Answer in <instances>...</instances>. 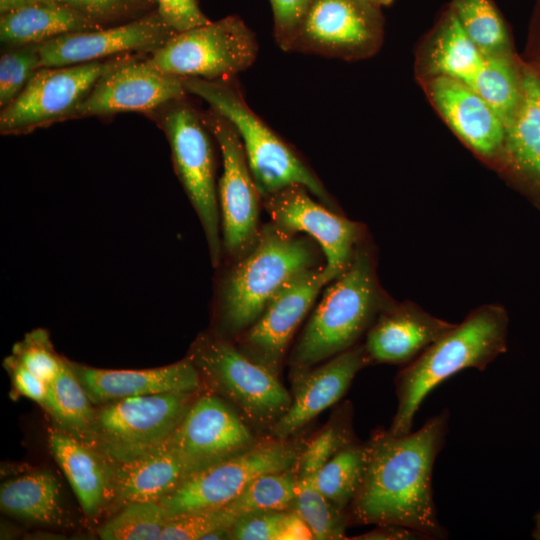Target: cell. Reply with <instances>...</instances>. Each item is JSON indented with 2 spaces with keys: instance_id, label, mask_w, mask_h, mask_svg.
I'll return each mask as SVG.
<instances>
[{
  "instance_id": "14",
  "label": "cell",
  "mask_w": 540,
  "mask_h": 540,
  "mask_svg": "<svg viewBox=\"0 0 540 540\" xmlns=\"http://www.w3.org/2000/svg\"><path fill=\"white\" fill-rule=\"evenodd\" d=\"M305 186L292 184L262 198L271 222L292 233H304L321 248L328 283L350 264L361 244L363 229L316 202Z\"/></svg>"
},
{
  "instance_id": "18",
  "label": "cell",
  "mask_w": 540,
  "mask_h": 540,
  "mask_svg": "<svg viewBox=\"0 0 540 540\" xmlns=\"http://www.w3.org/2000/svg\"><path fill=\"white\" fill-rule=\"evenodd\" d=\"M183 79L165 74L138 55L104 74L78 107L74 117L121 112H154L186 97Z\"/></svg>"
},
{
  "instance_id": "37",
  "label": "cell",
  "mask_w": 540,
  "mask_h": 540,
  "mask_svg": "<svg viewBox=\"0 0 540 540\" xmlns=\"http://www.w3.org/2000/svg\"><path fill=\"white\" fill-rule=\"evenodd\" d=\"M40 44L4 47L0 57V108L8 106L42 68Z\"/></svg>"
},
{
  "instance_id": "4",
  "label": "cell",
  "mask_w": 540,
  "mask_h": 540,
  "mask_svg": "<svg viewBox=\"0 0 540 540\" xmlns=\"http://www.w3.org/2000/svg\"><path fill=\"white\" fill-rule=\"evenodd\" d=\"M392 303L378 283L373 255L360 244L348 267L326 290L297 341L289 358L291 376L357 344Z\"/></svg>"
},
{
  "instance_id": "17",
  "label": "cell",
  "mask_w": 540,
  "mask_h": 540,
  "mask_svg": "<svg viewBox=\"0 0 540 540\" xmlns=\"http://www.w3.org/2000/svg\"><path fill=\"white\" fill-rule=\"evenodd\" d=\"M174 33L154 10L123 24L69 33L44 42L39 46L41 65L58 67L129 54H151Z\"/></svg>"
},
{
  "instance_id": "49",
  "label": "cell",
  "mask_w": 540,
  "mask_h": 540,
  "mask_svg": "<svg viewBox=\"0 0 540 540\" xmlns=\"http://www.w3.org/2000/svg\"><path fill=\"white\" fill-rule=\"evenodd\" d=\"M378 7H382V6H388L390 4H392L394 2V0H366Z\"/></svg>"
},
{
  "instance_id": "27",
  "label": "cell",
  "mask_w": 540,
  "mask_h": 540,
  "mask_svg": "<svg viewBox=\"0 0 540 540\" xmlns=\"http://www.w3.org/2000/svg\"><path fill=\"white\" fill-rule=\"evenodd\" d=\"M504 143L516 164L540 180V77L532 71L521 76L519 105Z\"/></svg>"
},
{
  "instance_id": "22",
  "label": "cell",
  "mask_w": 540,
  "mask_h": 540,
  "mask_svg": "<svg viewBox=\"0 0 540 540\" xmlns=\"http://www.w3.org/2000/svg\"><path fill=\"white\" fill-rule=\"evenodd\" d=\"M429 95L452 130L475 152L493 156L505 142V126L493 109L468 85L435 75Z\"/></svg>"
},
{
  "instance_id": "28",
  "label": "cell",
  "mask_w": 540,
  "mask_h": 540,
  "mask_svg": "<svg viewBox=\"0 0 540 540\" xmlns=\"http://www.w3.org/2000/svg\"><path fill=\"white\" fill-rule=\"evenodd\" d=\"M431 54V69L470 85L482 69L484 54L469 38L451 7L442 17Z\"/></svg>"
},
{
  "instance_id": "5",
  "label": "cell",
  "mask_w": 540,
  "mask_h": 540,
  "mask_svg": "<svg viewBox=\"0 0 540 540\" xmlns=\"http://www.w3.org/2000/svg\"><path fill=\"white\" fill-rule=\"evenodd\" d=\"M187 94L204 100L236 130L261 197L300 184L328 207L331 198L321 181L294 150L248 105L236 79L182 78Z\"/></svg>"
},
{
  "instance_id": "29",
  "label": "cell",
  "mask_w": 540,
  "mask_h": 540,
  "mask_svg": "<svg viewBox=\"0 0 540 540\" xmlns=\"http://www.w3.org/2000/svg\"><path fill=\"white\" fill-rule=\"evenodd\" d=\"M92 404L69 361L63 359L57 377L48 383L45 409L62 430L82 441L94 418L95 408Z\"/></svg>"
},
{
  "instance_id": "15",
  "label": "cell",
  "mask_w": 540,
  "mask_h": 540,
  "mask_svg": "<svg viewBox=\"0 0 540 540\" xmlns=\"http://www.w3.org/2000/svg\"><path fill=\"white\" fill-rule=\"evenodd\" d=\"M259 440L231 404L206 392L199 393L165 443L193 474L252 447Z\"/></svg>"
},
{
  "instance_id": "21",
  "label": "cell",
  "mask_w": 540,
  "mask_h": 540,
  "mask_svg": "<svg viewBox=\"0 0 540 540\" xmlns=\"http://www.w3.org/2000/svg\"><path fill=\"white\" fill-rule=\"evenodd\" d=\"M93 404L122 398L169 392L200 391L202 379L188 357L176 363L144 370H112L70 362Z\"/></svg>"
},
{
  "instance_id": "12",
  "label": "cell",
  "mask_w": 540,
  "mask_h": 540,
  "mask_svg": "<svg viewBox=\"0 0 540 540\" xmlns=\"http://www.w3.org/2000/svg\"><path fill=\"white\" fill-rule=\"evenodd\" d=\"M382 37L380 7L366 0H310L286 52L350 60L373 54Z\"/></svg>"
},
{
  "instance_id": "9",
  "label": "cell",
  "mask_w": 540,
  "mask_h": 540,
  "mask_svg": "<svg viewBox=\"0 0 540 540\" xmlns=\"http://www.w3.org/2000/svg\"><path fill=\"white\" fill-rule=\"evenodd\" d=\"M258 41L238 16L174 33L146 61L172 76L209 81L234 79L256 60Z\"/></svg>"
},
{
  "instance_id": "3",
  "label": "cell",
  "mask_w": 540,
  "mask_h": 540,
  "mask_svg": "<svg viewBox=\"0 0 540 540\" xmlns=\"http://www.w3.org/2000/svg\"><path fill=\"white\" fill-rule=\"evenodd\" d=\"M322 255L319 245L309 236L285 231L272 222L264 225L253 246L237 260L222 283V328L238 337L288 282L324 265Z\"/></svg>"
},
{
  "instance_id": "23",
  "label": "cell",
  "mask_w": 540,
  "mask_h": 540,
  "mask_svg": "<svg viewBox=\"0 0 540 540\" xmlns=\"http://www.w3.org/2000/svg\"><path fill=\"white\" fill-rule=\"evenodd\" d=\"M48 443L88 517L113 503L114 465L103 454L62 429L49 431Z\"/></svg>"
},
{
  "instance_id": "47",
  "label": "cell",
  "mask_w": 540,
  "mask_h": 540,
  "mask_svg": "<svg viewBox=\"0 0 540 540\" xmlns=\"http://www.w3.org/2000/svg\"><path fill=\"white\" fill-rule=\"evenodd\" d=\"M51 3L49 0H0V14L26 6Z\"/></svg>"
},
{
  "instance_id": "34",
  "label": "cell",
  "mask_w": 540,
  "mask_h": 540,
  "mask_svg": "<svg viewBox=\"0 0 540 540\" xmlns=\"http://www.w3.org/2000/svg\"><path fill=\"white\" fill-rule=\"evenodd\" d=\"M311 528L314 539H345L349 523L346 511L335 508L318 490L314 475L298 479L293 507Z\"/></svg>"
},
{
  "instance_id": "13",
  "label": "cell",
  "mask_w": 540,
  "mask_h": 540,
  "mask_svg": "<svg viewBox=\"0 0 540 540\" xmlns=\"http://www.w3.org/2000/svg\"><path fill=\"white\" fill-rule=\"evenodd\" d=\"M202 114L222 155L218 202L223 248L238 260L250 250L259 235L262 197L234 127L211 108Z\"/></svg>"
},
{
  "instance_id": "10",
  "label": "cell",
  "mask_w": 540,
  "mask_h": 540,
  "mask_svg": "<svg viewBox=\"0 0 540 540\" xmlns=\"http://www.w3.org/2000/svg\"><path fill=\"white\" fill-rule=\"evenodd\" d=\"M306 443L260 439L252 447L191 474L160 500L167 517L223 506L258 477L296 468Z\"/></svg>"
},
{
  "instance_id": "39",
  "label": "cell",
  "mask_w": 540,
  "mask_h": 540,
  "mask_svg": "<svg viewBox=\"0 0 540 540\" xmlns=\"http://www.w3.org/2000/svg\"><path fill=\"white\" fill-rule=\"evenodd\" d=\"M233 520L224 506L167 517L160 540H202L217 529H229Z\"/></svg>"
},
{
  "instance_id": "36",
  "label": "cell",
  "mask_w": 540,
  "mask_h": 540,
  "mask_svg": "<svg viewBox=\"0 0 540 540\" xmlns=\"http://www.w3.org/2000/svg\"><path fill=\"white\" fill-rule=\"evenodd\" d=\"M356 442L352 429V407L346 403L336 417L305 445L296 465L298 479L315 475L337 452Z\"/></svg>"
},
{
  "instance_id": "25",
  "label": "cell",
  "mask_w": 540,
  "mask_h": 540,
  "mask_svg": "<svg viewBox=\"0 0 540 540\" xmlns=\"http://www.w3.org/2000/svg\"><path fill=\"white\" fill-rule=\"evenodd\" d=\"M100 28L103 26L63 5L42 3L1 14L0 41L3 47L42 44L65 34Z\"/></svg>"
},
{
  "instance_id": "16",
  "label": "cell",
  "mask_w": 540,
  "mask_h": 540,
  "mask_svg": "<svg viewBox=\"0 0 540 540\" xmlns=\"http://www.w3.org/2000/svg\"><path fill=\"white\" fill-rule=\"evenodd\" d=\"M327 283L324 265L292 279L272 298L259 318L237 337V347L279 376L293 334Z\"/></svg>"
},
{
  "instance_id": "48",
  "label": "cell",
  "mask_w": 540,
  "mask_h": 540,
  "mask_svg": "<svg viewBox=\"0 0 540 540\" xmlns=\"http://www.w3.org/2000/svg\"><path fill=\"white\" fill-rule=\"evenodd\" d=\"M534 522H535V525H534V529H533V532H532V536H533L534 539L540 540V509L535 515Z\"/></svg>"
},
{
  "instance_id": "19",
  "label": "cell",
  "mask_w": 540,
  "mask_h": 540,
  "mask_svg": "<svg viewBox=\"0 0 540 540\" xmlns=\"http://www.w3.org/2000/svg\"><path fill=\"white\" fill-rule=\"evenodd\" d=\"M370 364L364 344H355L318 368L290 376L291 405L269 436L280 440L294 437L322 411L337 403L356 374Z\"/></svg>"
},
{
  "instance_id": "33",
  "label": "cell",
  "mask_w": 540,
  "mask_h": 540,
  "mask_svg": "<svg viewBox=\"0 0 540 540\" xmlns=\"http://www.w3.org/2000/svg\"><path fill=\"white\" fill-rule=\"evenodd\" d=\"M450 7L465 33L484 54L503 52L508 34L492 0H453Z\"/></svg>"
},
{
  "instance_id": "7",
  "label": "cell",
  "mask_w": 540,
  "mask_h": 540,
  "mask_svg": "<svg viewBox=\"0 0 540 540\" xmlns=\"http://www.w3.org/2000/svg\"><path fill=\"white\" fill-rule=\"evenodd\" d=\"M198 395L199 391L169 392L98 405L82 441L112 464L139 458L167 442Z\"/></svg>"
},
{
  "instance_id": "43",
  "label": "cell",
  "mask_w": 540,
  "mask_h": 540,
  "mask_svg": "<svg viewBox=\"0 0 540 540\" xmlns=\"http://www.w3.org/2000/svg\"><path fill=\"white\" fill-rule=\"evenodd\" d=\"M274 16V36L284 51L303 19L310 0H270Z\"/></svg>"
},
{
  "instance_id": "35",
  "label": "cell",
  "mask_w": 540,
  "mask_h": 540,
  "mask_svg": "<svg viewBox=\"0 0 540 540\" xmlns=\"http://www.w3.org/2000/svg\"><path fill=\"white\" fill-rule=\"evenodd\" d=\"M166 522L159 501L135 502L104 523L98 536L103 540H160Z\"/></svg>"
},
{
  "instance_id": "32",
  "label": "cell",
  "mask_w": 540,
  "mask_h": 540,
  "mask_svg": "<svg viewBox=\"0 0 540 540\" xmlns=\"http://www.w3.org/2000/svg\"><path fill=\"white\" fill-rule=\"evenodd\" d=\"M297 486L296 468L264 474L223 506L234 523L251 513L289 510L293 507Z\"/></svg>"
},
{
  "instance_id": "2",
  "label": "cell",
  "mask_w": 540,
  "mask_h": 540,
  "mask_svg": "<svg viewBox=\"0 0 540 540\" xmlns=\"http://www.w3.org/2000/svg\"><path fill=\"white\" fill-rule=\"evenodd\" d=\"M508 316L503 307L485 304L430 344L395 378L397 409L389 431L411 432L415 415L427 395L456 373L484 370L507 350Z\"/></svg>"
},
{
  "instance_id": "11",
  "label": "cell",
  "mask_w": 540,
  "mask_h": 540,
  "mask_svg": "<svg viewBox=\"0 0 540 540\" xmlns=\"http://www.w3.org/2000/svg\"><path fill=\"white\" fill-rule=\"evenodd\" d=\"M138 55L39 69L15 100L1 109V134L29 132L74 117L104 74Z\"/></svg>"
},
{
  "instance_id": "6",
  "label": "cell",
  "mask_w": 540,
  "mask_h": 540,
  "mask_svg": "<svg viewBox=\"0 0 540 540\" xmlns=\"http://www.w3.org/2000/svg\"><path fill=\"white\" fill-rule=\"evenodd\" d=\"M202 382L231 404L257 432H269L289 409L292 396L278 376L226 338L200 336L189 354Z\"/></svg>"
},
{
  "instance_id": "45",
  "label": "cell",
  "mask_w": 540,
  "mask_h": 540,
  "mask_svg": "<svg viewBox=\"0 0 540 540\" xmlns=\"http://www.w3.org/2000/svg\"><path fill=\"white\" fill-rule=\"evenodd\" d=\"M353 539L365 540H422L428 539L424 534L396 524L377 525V527L367 533L358 535ZM429 540V539H428Z\"/></svg>"
},
{
  "instance_id": "8",
  "label": "cell",
  "mask_w": 540,
  "mask_h": 540,
  "mask_svg": "<svg viewBox=\"0 0 540 540\" xmlns=\"http://www.w3.org/2000/svg\"><path fill=\"white\" fill-rule=\"evenodd\" d=\"M152 116L165 133L174 168L203 226L212 263L216 266L223 248L212 139L202 112L186 97L170 102Z\"/></svg>"
},
{
  "instance_id": "31",
  "label": "cell",
  "mask_w": 540,
  "mask_h": 540,
  "mask_svg": "<svg viewBox=\"0 0 540 540\" xmlns=\"http://www.w3.org/2000/svg\"><path fill=\"white\" fill-rule=\"evenodd\" d=\"M469 87L493 109L506 129L519 105L521 77L503 52L486 54L482 69Z\"/></svg>"
},
{
  "instance_id": "44",
  "label": "cell",
  "mask_w": 540,
  "mask_h": 540,
  "mask_svg": "<svg viewBox=\"0 0 540 540\" xmlns=\"http://www.w3.org/2000/svg\"><path fill=\"white\" fill-rule=\"evenodd\" d=\"M4 365L15 390L45 408L48 384L27 369L14 355L6 358Z\"/></svg>"
},
{
  "instance_id": "26",
  "label": "cell",
  "mask_w": 540,
  "mask_h": 540,
  "mask_svg": "<svg viewBox=\"0 0 540 540\" xmlns=\"http://www.w3.org/2000/svg\"><path fill=\"white\" fill-rule=\"evenodd\" d=\"M0 506L6 514L35 523L61 525L64 520L57 479L45 470L2 483Z\"/></svg>"
},
{
  "instance_id": "20",
  "label": "cell",
  "mask_w": 540,
  "mask_h": 540,
  "mask_svg": "<svg viewBox=\"0 0 540 540\" xmlns=\"http://www.w3.org/2000/svg\"><path fill=\"white\" fill-rule=\"evenodd\" d=\"M453 326L415 303H392L368 329L364 347L371 364H407Z\"/></svg>"
},
{
  "instance_id": "38",
  "label": "cell",
  "mask_w": 540,
  "mask_h": 540,
  "mask_svg": "<svg viewBox=\"0 0 540 540\" xmlns=\"http://www.w3.org/2000/svg\"><path fill=\"white\" fill-rule=\"evenodd\" d=\"M63 5L103 26H115L138 19L154 10V0H49Z\"/></svg>"
},
{
  "instance_id": "42",
  "label": "cell",
  "mask_w": 540,
  "mask_h": 540,
  "mask_svg": "<svg viewBox=\"0 0 540 540\" xmlns=\"http://www.w3.org/2000/svg\"><path fill=\"white\" fill-rule=\"evenodd\" d=\"M154 1L156 11L174 32L186 31L210 21L202 12L198 0Z\"/></svg>"
},
{
  "instance_id": "41",
  "label": "cell",
  "mask_w": 540,
  "mask_h": 540,
  "mask_svg": "<svg viewBox=\"0 0 540 540\" xmlns=\"http://www.w3.org/2000/svg\"><path fill=\"white\" fill-rule=\"evenodd\" d=\"M287 511L257 512L242 516L229 528V539L279 540Z\"/></svg>"
},
{
  "instance_id": "1",
  "label": "cell",
  "mask_w": 540,
  "mask_h": 540,
  "mask_svg": "<svg viewBox=\"0 0 540 540\" xmlns=\"http://www.w3.org/2000/svg\"><path fill=\"white\" fill-rule=\"evenodd\" d=\"M442 410L418 430L396 436L389 430L366 442L367 463L360 487L347 508L350 524H396L430 539L448 537L433 498L432 474L448 433Z\"/></svg>"
},
{
  "instance_id": "30",
  "label": "cell",
  "mask_w": 540,
  "mask_h": 540,
  "mask_svg": "<svg viewBox=\"0 0 540 540\" xmlns=\"http://www.w3.org/2000/svg\"><path fill=\"white\" fill-rule=\"evenodd\" d=\"M367 443H353L337 452L314 475L318 490L338 510L346 511L365 472Z\"/></svg>"
},
{
  "instance_id": "46",
  "label": "cell",
  "mask_w": 540,
  "mask_h": 540,
  "mask_svg": "<svg viewBox=\"0 0 540 540\" xmlns=\"http://www.w3.org/2000/svg\"><path fill=\"white\" fill-rule=\"evenodd\" d=\"M313 532L306 521L294 509L286 513L279 540H311Z\"/></svg>"
},
{
  "instance_id": "24",
  "label": "cell",
  "mask_w": 540,
  "mask_h": 540,
  "mask_svg": "<svg viewBox=\"0 0 540 540\" xmlns=\"http://www.w3.org/2000/svg\"><path fill=\"white\" fill-rule=\"evenodd\" d=\"M114 465V504L159 501L191 474L184 460L166 443L155 451Z\"/></svg>"
},
{
  "instance_id": "40",
  "label": "cell",
  "mask_w": 540,
  "mask_h": 540,
  "mask_svg": "<svg viewBox=\"0 0 540 540\" xmlns=\"http://www.w3.org/2000/svg\"><path fill=\"white\" fill-rule=\"evenodd\" d=\"M13 355L47 384L57 377L63 362L54 352L48 334L42 329L27 334L23 341L14 346Z\"/></svg>"
}]
</instances>
